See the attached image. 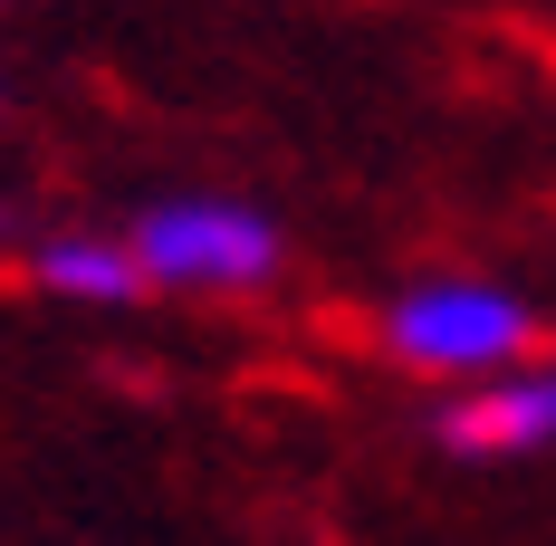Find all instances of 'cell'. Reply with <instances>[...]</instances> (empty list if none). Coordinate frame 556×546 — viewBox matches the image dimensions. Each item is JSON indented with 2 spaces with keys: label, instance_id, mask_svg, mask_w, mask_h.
I'll return each mask as SVG.
<instances>
[{
  "label": "cell",
  "instance_id": "obj_1",
  "mask_svg": "<svg viewBox=\"0 0 556 546\" xmlns=\"http://www.w3.org/2000/svg\"><path fill=\"white\" fill-rule=\"evenodd\" d=\"M538 345V307L490 278H413L384 307V355L413 374H500Z\"/></svg>",
  "mask_w": 556,
  "mask_h": 546
},
{
  "label": "cell",
  "instance_id": "obj_2",
  "mask_svg": "<svg viewBox=\"0 0 556 546\" xmlns=\"http://www.w3.org/2000/svg\"><path fill=\"white\" fill-rule=\"evenodd\" d=\"M135 259L164 288H269L278 278V220H260L250 202H154L135 220Z\"/></svg>",
  "mask_w": 556,
  "mask_h": 546
},
{
  "label": "cell",
  "instance_id": "obj_3",
  "mask_svg": "<svg viewBox=\"0 0 556 546\" xmlns=\"http://www.w3.org/2000/svg\"><path fill=\"white\" fill-rule=\"evenodd\" d=\"M432 441L460 450V460H508V450H547L556 441V365H518V374H490L470 393H451L432 412Z\"/></svg>",
  "mask_w": 556,
  "mask_h": 546
},
{
  "label": "cell",
  "instance_id": "obj_4",
  "mask_svg": "<svg viewBox=\"0 0 556 546\" xmlns=\"http://www.w3.org/2000/svg\"><path fill=\"white\" fill-rule=\"evenodd\" d=\"M29 278L58 288V297H77V307H135L144 259H135V240H106V230H49L29 250Z\"/></svg>",
  "mask_w": 556,
  "mask_h": 546
},
{
  "label": "cell",
  "instance_id": "obj_5",
  "mask_svg": "<svg viewBox=\"0 0 556 546\" xmlns=\"http://www.w3.org/2000/svg\"><path fill=\"white\" fill-rule=\"evenodd\" d=\"M0 230H10V202H0Z\"/></svg>",
  "mask_w": 556,
  "mask_h": 546
}]
</instances>
